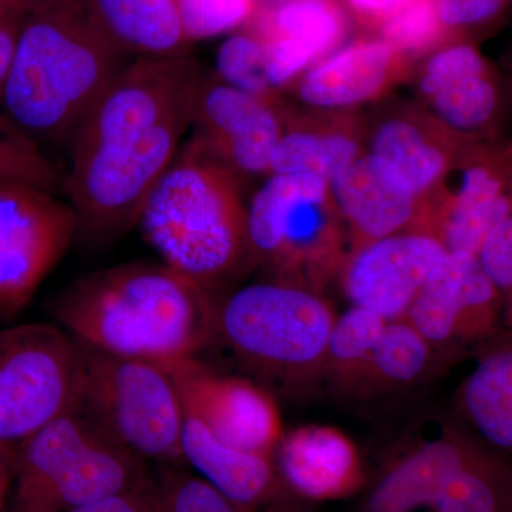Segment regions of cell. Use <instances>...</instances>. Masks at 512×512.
I'll return each instance as SVG.
<instances>
[{"mask_svg": "<svg viewBox=\"0 0 512 512\" xmlns=\"http://www.w3.org/2000/svg\"><path fill=\"white\" fill-rule=\"evenodd\" d=\"M204 69L190 55L133 59L70 141L63 191L77 235L103 244L138 224L148 195L191 133Z\"/></svg>", "mask_w": 512, "mask_h": 512, "instance_id": "obj_1", "label": "cell"}, {"mask_svg": "<svg viewBox=\"0 0 512 512\" xmlns=\"http://www.w3.org/2000/svg\"><path fill=\"white\" fill-rule=\"evenodd\" d=\"M50 309L76 342L164 369L195 359L215 338L217 303L210 292L163 262H130L84 276Z\"/></svg>", "mask_w": 512, "mask_h": 512, "instance_id": "obj_2", "label": "cell"}, {"mask_svg": "<svg viewBox=\"0 0 512 512\" xmlns=\"http://www.w3.org/2000/svg\"><path fill=\"white\" fill-rule=\"evenodd\" d=\"M127 59L83 0H60L30 12L3 83L0 110L40 147L69 146Z\"/></svg>", "mask_w": 512, "mask_h": 512, "instance_id": "obj_3", "label": "cell"}, {"mask_svg": "<svg viewBox=\"0 0 512 512\" xmlns=\"http://www.w3.org/2000/svg\"><path fill=\"white\" fill-rule=\"evenodd\" d=\"M238 175L190 136L150 192L138 224L161 262L204 291L249 261Z\"/></svg>", "mask_w": 512, "mask_h": 512, "instance_id": "obj_4", "label": "cell"}, {"mask_svg": "<svg viewBox=\"0 0 512 512\" xmlns=\"http://www.w3.org/2000/svg\"><path fill=\"white\" fill-rule=\"evenodd\" d=\"M336 318L318 292L272 279L217 303L215 336L255 375L301 392L323 382Z\"/></svg>", "mask_w": 512, "mask_h": 512, "instance_id": "obj_5", "label": "cell"}, {"mask_svg": "<svg viewBox=\"0 0 512 512\" xmlns=\"http://www.w3.org/2000/svg\"><path fill=\"white\" fill-rule=\"evenodd\" d=\"M73 412L137 457H183L184 407L170 373L77 342Z\"/></svg>", "mask_w": 512, "mask_h": 512, "instance_id": "obj_6", "label": "cell"}, {"mask_svg": "<svg viewBox=\"0 0 512 512\" xmlns=\"http://www.w3.org/2000/svg\"><path fill=\"white\" fill-rule=\"evenodd\" d=\"M342 217L329 184L308 174H269L247 208L251 261L278 281L318 292L342 271Z\"/></svg>", "mask_w": 512, "mask_h": 512, "instance_id": "obj_7", "label": "cell"}, {"mask_svg": "<svg viewBox=\"0 0 512 512\" xmlns=\"http://www.w3.org/2000/svg\"><path fill=\"white\" fill-rule=\"evenodd\" d=\"M140 457L69 410L16 454L22 512H67L140 488Z\"/></svg>", "mask_w": 512, "mask_h": 512, "instance_id": "obj_8", "label": "cell"}, {"mask_svg": "<svg viewBox=\"0 0 512 512\" xmlns=\"http://www.w3.org/2000/svg\"><path fill=\"white\" fill-rule=\"evenodd\" d=\"M79 349L62 328L26 323L0 330V444L23 441L69 412Z\"/></svg>", "mask_w": 512, "mask_h": 512, "instance_id": "obj_9", "label": "cell"}, {"mask_svg": "<svg viewBox=\"0 0 512 512\" xmlns=\"http://www.w3.org/2000/svg\"><path fill=\"white\" fill-rule=\"evenodd\" d=\"M76 237L69 201L35 184L0 180V315L29 302Z\"/></svg>", "mask_w": 512, "mask_h": 512, "instance_id": "obj_10", "label": "cell"}, {"mask_svg": "<svg viewBox=\"0 0 512 512\" xmlns=\"http://www.w3.org/2000/svg\"><path fill=\"white\" fill-rule=\"evenodd\" d=\"M434 349L484 342L504 325V296L477 255L448 252L406 318Z\"/></svg>", "mask_w": 512, "mask_h": 512, "instance_id": "obj_11", "label": "cell"}, {"mask_svg": "<svg viewBox=\"0 0 512 512\" xmlns=\"http://www.w3.org/2000/svg\"><path fill=\"white\" fill-rule=\"evenodd\" d=\"M272 96L245 92L204 73L190 136L238 175H264L285 131Z\"/></svg>", "mask_w": 512, "mask_h": 512, "instance_id": "obj_12", "label": "cell"}, {"mask_svg": "<svg viewBox=\"0 0 512 512\" xmlns=\"http://www.w3.org/2000/svg\"><path fill=\"white\" fill-rule=\"evenodd\" d=\"M184 412L221 440L248 453L272 458L284 429L272 394L247 379L217 375L197 359L171 367Z\"/></svg>", "mask_w": 512, "mask_h": 512, "instance_id": "obj_13", "label": "cell"}, {"mask_svg": "<svg viewBox=\"0 0 512 512\" xmlns=\"http://www.w3.org/2000/svg\"><path fill=\"white\" fill-rule=\"evenodd\" d=\"M448 254L430 232H400L353 248L343 265V288L352 306L384 320L406 318L431 272Z\"/></svg>", "mask_w": 512, "mask_h": 512, "instance_id": "obj_14", "label": "cell"}, {"mask_svg": "<svg viewBox=\"0 0 512 512\" xmlns=\"http://www.w3.org/2000/svg\"><path fill=\"white\" fill-rule=\"evenodd\" d=\"M330 197L352 231L355 247L414 229L420 221L412 185L393 164L360 154L329 181Z\"/></svg>", "mask_w": 512, "mask_h": 512, "instance_id": "obj_15", "label": "cell"}, {"mask_svg": "<svg viewBox=\"0 0 512 512\" xmlns=\"http://www.w3.org/2000/svg\"><path fill=\"white\" fill-rule=\"evenodd\" d=\"M512 212V153L483 154L464 165L456 194L426 231L448 252L477 255L491 229Z\"/></svg>", "mask_w": 512, "mask_h": 512, "instance_id": "obj_16", "label": "cell"}, {"mask_svg": "<svg viewBox=\"0 0 512 512\" xmlns=\"http://www.w3.org/2000/svg\"><path fill=\"white\" fill-rule=\"evenodd\" d=\"M275 454L286 484L308 500H340L365 484V466L356 444L335 427L309 424L288 431Z\"/></svg>", "mask_w": 512, "mask_h": 512, "instance_id": "obj_17", "label": "cell"}, {"mask_svg": "<svg viewBox=\"0 0 512 512\" xmlns=\"http://www.w3.org/2000/svg\"><path fill=\"white\" fill-rule=\"evenodd\" d=\"M420 92L437 119L457 133L487 126L498 110L500 93L487 60L468 43L444 45L424 64Z\"/></svg>", "mask_w": 512, "mask_h": 512, "instance_id": "obj_18", "label": "cell"}, {"mask_svg": "<svg viewBox=\"0 0 512 512\" xmlns=\"http://www.w3.org/2000/svg\"><path fill=\"white\" fill-rule=\"evenodd\" d=\"M402 57L382 37L355 40L302 74L299 99L316 109L355 106L386 86Z\"/></svg>", "mask_w": 512, "mask_h": 512, "instance_id": "obj_19", "label": "cell"}, {"mask_svg": "<svg viewBox=\"0 0 512 512\" xmlns=\"http://www.w3.org/2000/svg\"><path fill=\"white\" fill-rule=\"evenodd\" d=\"M476 437L448 429L390 468L369 495L365 512H414L431 507L466 460Z\"/></svg>", "mask_w": 512, "mask_h": 512, "instance_id": "obj_20", "label": "cell"}, {"mask_svg": "<svg viewBox=\"0 0 512 512\" xmlns=\"http://www.w3.org/2000/svg\"><path fill=\"white\" fill-rule=\"evenodd\" d=\"M83 2L104 35L128 59H167L192 53L178 0Z\"/></svg>", "mask_w": 512, "mask_h": 512, "instance_id": "obj_21", "label": "cell"}, {"mask_svg": "<svg viewBox=\"0 0 512 512\" xmlns=\"http://www.w3.org/2000/svg\"><path fill=\"white\" fill-rule=\"evenodd\" d=\"M183 457L237 507L264 501L275 488L272 458L222 443L197 417L184 412Z\"/></svg>", "mask_w": 512, "mask_h": 512, "instance_id": "obj_22", "label": "cell"}, {"mask_svg": "<svg viewBox=\"0 0 512 512\" xmlns=\"http://www.w3.org/2000/svg\"><path fill=\"white\" fill-rule=\"evenodd\" d=\"M248 26L266 39L303 47L318 63L339 49L349 22L340 0H271Z\"/></svg>", "mask_w": 512, "mask_h": 512, "instance_id": "obj_23", "label": "cell"}, {"mask_svg": "<svg viewBox=\"0 0 512 512\" xmlns=\"http://www.w3.org/2000/svg\"><path fill=\"white\" fill-rule=\"evenodd\" d=\"M458 404L484 443L512 454V345L480 357L461 384Z\"/></svg>", "mask_w": 512, "mask_h": 512, "instance_id": "obj_24", "label": "cell"}, {"mask_svg": "<svg viewBox=\"0 0 512 512\" xmlns=\"http://www.w3.org/2000/svg\"><path fill=\"white\" fill-rule=\"evenodd\" d=\"M433 353V346L409 320H389L367 359L353 397L409 389L429 372Z\"/></svg>", "mask_w": 512, "mask_h": 512, "instance_id": "obj_25", "label": "cell"}, {"mask_svg": "<svg viewBox=\"0 0 512 512\" xmlns=\"http://www.w3.org/2000/svg\"><path fill=\"white\" fill-rule=\"evenodd\" d=\"M430 508L433 512H511L512 463L477 440Z\"/></svg>", "mask_w": 512, "mask_h": 512, "instance_id": "obj_26", "label": "cell"}, {"mask_svg": "<svg viewBox=\"0 0 512 512\" xmlns=\"http://www.w3.org/2000/svg\"><path fill=\"white\" fill-rule=\"evenodd\" d=\"M370 153L393 164L419 198L436 187L450 168L446 148L410 119H390L380 124Z\"/></svg>", "mask_w": 512, "mask_h": 512, "instance_id": "obj_27", "label": "cell"}, {"mask_svg": "<svg viewBox=\"0 0 512 512\" xmlns=\"http://www.w3.org/2000/svg\"><path fill=\"white\" fill-rule=\"evenodd\" d=\"M359 156V143L345 131L286 126L272 156L269 174L315 175L329 184Z\"/></svg>", "mask_w": 512, "mask_h": 512, "instance_id": "obj_28", "label": "cell"}, {"mask_svg": "<svg viewBox=\"0 0 512 512\" xmlns=\"http://www.w3.org/2000/svg\"><path fill=\"white\" fill-rule=\"evenodd\" d=\"M387 320L352 306L338 316L330 335L323 380L342 396H355L367 359Z\"/></svg>", "mask_w": 512, "mask_h": 512, "instance_id": "obj_29", "label": "cell"}, {"mask_svg": "<svg viewBox=\"0 0 512 512\" xmlns=\"http://www.w3.org/2000/svg\"><path fill=\"white\" fill-rule=\"evenodd\" d=\"M0 180L23 181L59 194L63 177L43 148L0 110Z\"/></svg>", "mask_w": 512, "mask_h": 512, "instance_id": "obj_30", "label": "cell"}, {"mask_svg": "<svg viewBox=\"0 0 512 512\" xmlns=\"http://www.w3.org/2000/svg\"><path fill=\"white\" fill-rule=\"evenodd\" d=\"M217 74L225 83L245 92L272 96L268 82V52L264 37L245 26L222 43L217 56Z\"/></svg>", "mask_w": 512, "mask_h": 512, "instance_id": "obj_31", "label": "cell"}, {"mask_svg": "<svg viewBox=\"0 0 512 512\" xmlns=\"http://www.w3.org/2000/svg\"><path fill=\"white\" fill-rule=\"evenodd\" d=\"M379 30V37L403 56L429 52L443 45L448 37L437 13L436 0H406Z\"/></svg>", "mask_w": 512, "mask_h": 512, "instance_id": "obj_32", "label": "cell"}, {"mask_svg": "<svg viewBox=\"0 0 512 512\" xmlns=\"http://www.w3.org/2000/svg\"><path fill=\"white\" fill-rule=\"evenodd\" d=\"M261 0H178L181 23L191 45L245 28Z\"/></svg>", "mask_w": 512, "mask_h": 512, "instance_id": "obj_33", "label": "cell"}, {"mask_svg": "<svg viewBox=\"0 0 512 512\" xmlns=\"http://www.w3.org/2000/svg\"><path fill=\"white\" fill-rule=\"evenodd\" d=\"M163 501L165 512H239L217 488L197 478L175 480Z\"/></svg>", "mask_w": 512, "mask_h": 512, "instance_id": "obj_34", "label": "cell"}, {"mask_svg": "<svg viewBox=\"0 0 512 512\" xmlns=\"http://www.w3.org/2000/svg\"><path fill=\"white\" fill-rule=\"evenodd\" d=\"M477 258L488 278L507 295L512 288V212L491 229Z\"/></svg>", "mask_w": 512, "mask_h": 512, "instance_id": "obj_35", "label": "cell"}, {"mask_svg": "<svg viewBox=\"0 0 512 512\" xmlns=\"http://www.w3.org/2000/svg\"><path fill=\"white\" fill-rule=\"evenodd\" d=\"M437 13L447 35L478 28L503 13L512 0H436Z\"/></svg>", "mask_w": 512, "mask_h": 512, "instance_id": "obj_36", "label": "cell"}, {"mask_svg": "<svg viewBox=\"0 0 512 512\" xmlns=\"http://www.w3.org/2000/svg\"><path fill=\"white\" fill-rule=\"evenodd\" d=\"M67 512H165V507L163 497L134 488Z\"/></svg>", "mask_w": 512, "mask_h": 512, "instance_id": "obj_37", "label": "cell"}, {"mask_svg": "<svg viewBox=\"0 0 512 512\" xmlns=\"http://www.w3.org/2000/svg\"><path fill=\"white\" fill-rule=\"evenodd\" d=\"M28 13L10 0H0V93L8 74L20 29Z\"/></svg>", "mask_w": 512, "mask_h": 512, "instance_id": "obj_38", "label": "cell"}, {"mask_svg": "<svg viewBox=\"0 0 512 512\" xmlns=\"http://www.w3.org/2000/svg\"><path fill=\"white\" fill-rule=\"evenodd\" d=\"M404 2L406 0H346V5L363 25L380 28Z\"/></svg>", "mask_w": 512, "mask_h": 512, "instance_id": "obj_39", "label": "cell"}, {"mask_svg": "<svg viewBox=\"0 0 512 512\" xmlns=\"http://www.w3.org/2000/svg\"><path fill=\"white\" fill-rule=\"evenodd\" d=\"M16 454L18 448L0 444V511L5 504L12 478L16 476Z\"/></svg>", "mask_w": 512, "mask_h": 512, "instance_id": "obj_40", "label": "cell"}, {"mask_svg": "<svg viewBox=\"0 0 512 512\" xmlns=\"http://www.w3.org/2000/svg\"><path fill=\"white\" fill-rule=\"evenodd\" d=\"M10 2L15 3L16 6L25 10L26 13H30L53 5V3L60 2V0H10Z\"/></svg>", "mask_w": 512, "mask_h": 512, "instance_id": "obj_41", "label": "cell"}, {"mask_svg": "<svg viewBox=\"0 0 512 512\" xmlns=\"http://www.w3.org/2000/svg\"><path fill=\"white\" fill-rule=\"evenodd\" d=\"M504 326L512 329V288L504 296Z\"/></svg>", "mask_w": 512, "mask_h": 512, "instance_id": "obj_42", "label": "cell"}, {"mask_svg": "<svg viewBox=\"0 0 512 512\" xmlns=\"http://www.w3.org/2000/svg\"><path fill=\"white\" fill-rule=\"evenodd\" d=\"M512 512V511H511Z\"/></svg>", "mask_w": 512, "mask_h": 512, "instance_id": "obj_43", "label": "cell"}]
</instances>
